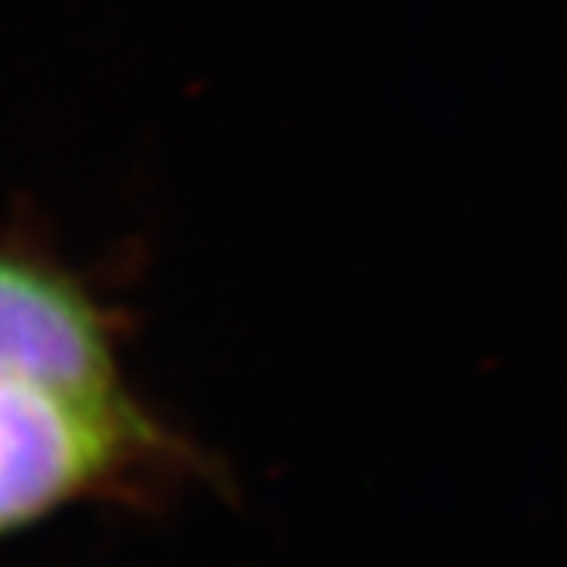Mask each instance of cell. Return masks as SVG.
Returning a JSON list of instances; mask_svg holds the SVG:
<instances>
[{"instance_id":"cell-1","label":"cell","mask_w":567,"mask_h":567,"mask_svg":"<svg viewBox=\"0 0 567 567\" xmlns=\"http://www.w3.org/2000/svg\"><path fill=\"white\" fill-rule=\"evenodd\" d=\"M202 465L131 393L0 380V534L34 526L75 499L116 493L137 475Z\"/></svg>"},{"instance_id":"cell-2","label":"cell","mask_w":567,"mask_h":567,"mask_svg":"<svg viewBox=\"0 0 567 567\" xmlns=\"http://www.w3.org/2000/svg\"><path fill=\"white\" fill-rule=\"evenodd\" d=\"M0 380L127 393L106 315L75 280L0 254Z\"/></svg>"}]
</instances>
